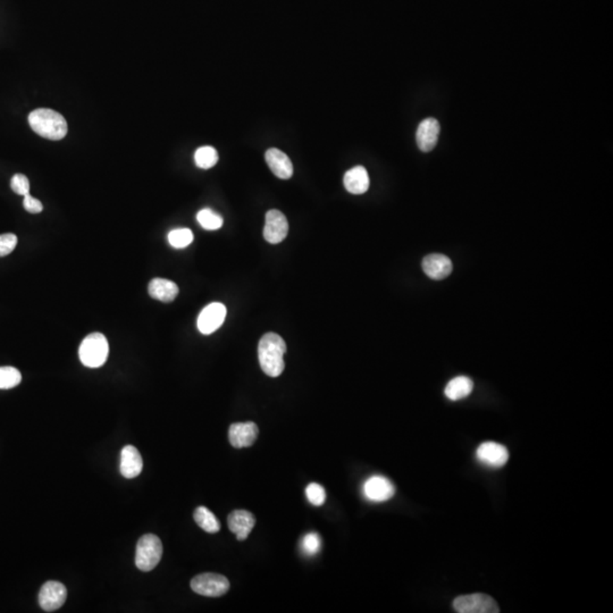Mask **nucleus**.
I'll use <instances>...</instances> for the list:
<instances>
[{
    "label": "nucleus",
    "mask_w": 613,
    "mask_h": 613,
    "mask_svg": "<svg viewBox=\"0 0 613 613\" xmlns=\"http://www.w3.org/2000/svg\"><path fill=\"white\" fill-rule=\"evenodd\" d=\"M285 341L275 333H267L259 341L258 358L261 369L270 377H279L284 371Z\"/></svg>",
    "instance_id": "1"
},
{
    "label": "nucleus",
    "mask_w": 613,
    "mask_h": 613,
    "mask_svg": "<svg viewBox=\"0 0 613 613\" xmlns=\"http://www.w3.org/2000/svg\"><path fill=\"white\" fill-rule=\"evenodd\" d=\"M29 124L37 134L49 140H62L67 134L64 116L55 110L39 108L29 115Z\"/></svg>",
    "instance_id": "2"
},
{
    "label": "nucleus",
    "mask_w": 613,
    "mask_h": 613,
    "mask_svg": "<svg viewBox=\"0 0 613 613\" xmlns=\"http://www.w3.org/2000/svg\"><path fill=\"white\" fill-rule=\"evenodd\" d=\"M110 353V344L101 333L88 335L79 349V357L84 366L89 368L101 367L106 362Z\"/></svg>",
    "instance_id": "3"
},
{
    "label": "nucleus",
    "mask_w": 613,
    "mask_h": 613,
    "mask_svg": "<svg viewBox=\"0 0 613 613\" xmlns=\"http://www.w3.org/2000/svg\"><path fill=\"white\" fill-rule=\"evenodd\" d=\"M163 555V544L154 534H145L136 545V565L141 572H152Z\"/></svg>",
    "instance_id": "4"
},
{
    "label": "nucleus",
    "mask_w": 613,
    "mask_h": 613,
    "mask_svg": "<svg viewBox=\"0 0 613 613\" xmlns=\"http://www.w3.org/2000/svg\"><path fill=\"white\" fill-rule=\"evenodd\" d=\"M191 588L199 595L220 598L230 590V581L225 576L206 572L193 578Z\"/></svg>",
    "instance_id": "5"
},
{
    "label": "nucleus",
    "mask_w": 613,
    "mask_h": 613,
    "mask_svg": "<svg viewBox=\"0 0 613 613\" xmlns=\"http://www.w3.org/2000/svg\"><path fill=\"white\" fill-rule=\"evenodd\" d=\"M454 609L458 613H499L500 607L491 596L475 593L461 595L454 601Z\"/></svg>",
    "instance_id": "6"
},
{
    "label": "nucleus",
    "mask_w": 613,
    "mask_h": 613,
    "mask_svg": "<svg viewBox=\"0 0 613 613\" xmlns=\"http://www.w3.org/2000/svg\"><path fill=\"white\" fill-rule=\"evenodd\" d=\"M66 598V587L60 581H49L41 587L39 593V605L46 612H53L64 605Z\"/></svg>",
    "instance_id": "7"
},
{
    "label": "nucleus",
    "mask_w": 613,
    "mask_h": 613,
    "mask_svg": "<svg viewBox=\"0 0 613 613\" xmlns=\"http://www.w3.org/2000/svg\"><path fill=\"white\" fill-rule=\"evenodd\" d=\"M225 305L220 303H213L202 309L197 320V326L202 334L209 335L216 332L224 323L226 318Z\"/></svg>",
    "instance_id": "8"
},
{
    "label": "nucleus",
    "mask_w": 613,
    "mask_h": 613,
    "mask_svg": "<svg viewBox=\"0 0 613 613\" xmlns=\"http://www.w3.org/2000/svg\"><path fill=\"white\" fill-rule=\"evenodd\" d=\"M476 458L482 465L491 468H501L509 460V451L504 445L495 442H485L477 449Z\"/></svg>",
    "instance_id": "9"
},
{
    "label": "nucleus",
    "mask_w": 613,
    "mask_h": 613,
    "mask_svg": "<svg viewBox=\"0 0 613 613\" xmlns=\"http://www.w3.org/2000/svg\"><path fill=\"white\" fill-rule=\"evenodd\" d=\"M289 233V223L284 213L276 209L267 211L264 237L267 242L277 244L284 240Z\"/></svg>",
    "instance_id": "10"
},
{
    "label": "nucleus",
    "mask_w": 613,
    "mask_h": 613,
    "mask_svg": "<svg viewBox=\"0 0 613 613\" xmlns=\"http://www.w3.org/2000/svg\"><path fill=\"white\" fill-rule=\"evenodd\" d=\"M364 494L373 502H385L393 498L395 487L391 480L384 476H371L364 484Z\"/></svg>",
    "instance_id": "11"
},
{
    "label": "nucleus",
    "mask_w": 613,
    "mask_h": 613,
    "mask_svg": "<svg viewBox=\"0 0 613 613\" xmlns=\"http://www.w3.org/2000/svg\"><path fill=\"white\" fill-rule=\"evenodd\" d=\"M259 428L255 423H235L230 426L228 440L232 447L242 449L251 447L257 440Z\"/></svg>",
    "instance_id": "12"
},
{
    "label": "nucleus",
    "mask_w": 613,
    "mask_h": 613,
    "mask_svg": "<svg viewBox=\"0 0 613 613\" xmlns=\"http://www.w3.org/2000/svg\"><path fill=\"white\" fill-rule=\"evenodd\" d=\"M440 131V123L435 119H426L421 121L416 133L417 145L421 152H430L435 148Z\"/></svg>",
    "instance_id": "13"
},
{
    "label": "nucleus",
    "mask_w": 613,
    "mask_h": 613,
    "mask_svg": "<svg viewBox=\"0 0 613 613\" xmlns=\"http://www.w3.org/2000/svg\"><path fill=\"white\" fill-rule=\"evenodd\" d=\"M228 524L232 533L237 535V539L244 541L255 527V515L246 510H235L228 515Z\"/></svg>",
    "instance_id": "14"
},
{
    "label": "nucleus",
    "mask_w": 613,
    "mask_h": 613,
    "mask_svg": "<svg viewBox=\"0 0 613 613\" xmlns=\"http://www.w3.org/2000/svg\"><path fill=\"white\" fill-rule=\"evenodd\" d=\"M423 270L432 279H444L454 270L452 261L447 256L441 253H432L426 256L423 261Z\"/></svg>",
    "instance_id": "15"
},
{
    "label": "nucleus",
    "mask_w": 613,
    "mask_h": 613,
    "mask_svg": "<svg viewBox=\"0 0 613 613\" xmlns=\"http://www.w3.org/2000/svg\"><path fill=\"white\" fill-rule=\"evenodd\" d=\"M266 163L274 174L282 180H289L294 175V165L288 154L279 149L270 148L265 154Z\"/></svg>",
    "instance_id": "16"
},
{
    "label": "nucleus",
    "mask_w": 613,
    "mask_h": 613,
    "mask_svg": "<svg viewBox=\"0 0 613 613\" xmlns=\"http://www.w3.org/2000/svg\"><path fill=\"white\" fill-rule=\"evenodd\" d=\"M143 468V456L133 445H126L121 452V474L125 478H134L141 474Z\"/></svg>",
    "instance_id": "17"
},
{
    "label": "nucleus",
    "mask_w": 613,
    "mask_h": 613,
    "mask_svg": "<svg viewBox=\"0 0 613 613\" xmlns=\"http://www.w3.org/2000/svg\"><path fill=\"white\" fill-rule=\"evenodd\" d=\"M344 187L352 195H362L369 189V175L366 169L356 166L349 169L343 178Z\"/></svg>",
    "instance_id": "18"
},
{
    "label": "nucleus",
    "mask_w": 613,
    "mask_h": 613,
    "mask_svg": "<svg viewBox=\"0 0 613 613\" xmlns=\"http://www.w3.org/2000/svg\"><path fill=\"white\" fill-rule=\"evenodd\" d=\"M148 292L154 299L172 303L178 296V286L169 279H154L149 283Z\"/></svg>",
    "instance_id": "19"
},
{
    "label": "nucleus",
    "mask_w": 613,
    "mask_h": 613,
    "mask_svg": "<svg viewBox=\"0 0 613 613\" xmlns=\"http://www.w3.org/2000/svg\"><path fill=\"white\" fill-rule=\"evenodd\" d=\"M474 390V383L469 377L458 376L451 379L445 386V397L451 401H458L469 397Z\"/></svg>",
    "instance_id": "20"
},
{
    "label": "nucleus",
    "mask_w": 613,
    "mask_h": 613,
    "mask_svg": "<svg viewBox=\"0 0 613 613\" xmlns=\"http://www.w3.org/2000/svg\"><path fill=\"white\" fill-rule=\"evenodd\" d=\"M195 520L199 527L209 534H216L220 532V522L216 515L206 507H198L195 511Z\"/></svg>",
    "instance_id": "21"
},
{
    "label": "nucleus",
    "mask_w": 613,
    "mask_h": 613,
    "mask_svg": "<svg viewBox=\"0 0 613 613\" xmlns=\"http://www.w3.org/2000/svg\"><path fill=\"white\" fill-rule=\"evenodd\" d=\"M195 162L199 169H209L216 165L218 162L217 150L211 145H204L199 148L195 154Z\"/></svg>",
    "instance_id": "22"
},
{
    "label": "nucleus",
    "mask_w": 613,
    "mask_h": 613,
    "mask_svg": "<svg viewBox=\"0 0 613 613\" xmlns=\"http://www.w3.org/2000/svg\"><path fill=\"white\" fill-rule=\"evenodd\" d=\"M197 220H198L199 224L208 231L218 230V228H222L223 223H224L220 213H215L209 208H204L199 211L197 213Z\"/></svg>",
    "instance_id": "23"
},
{
    "label": "nucleus",
    "mask_w": 613,
    "mask_h": 613,
    "mask_svg": "<svg viewBox=\"0 0 613 613\" xmlns=\"http://www.w3.org/2000/svg\"><path fill=\"white\" fill-rule=\"evenodd\" d=\"M193 241V233L189 228H176L169 233V242L176 249H183Z\"/></svg>",
    "instance_id": "24"
},
{
    "label": "nucleus",
    "mask_w": 613,
    "mask_h": 613,
    "mask_svg": "<svg viewBox=\"0 0 613 613\" xmlns=\"http://www.w3.org/2000/svg\"><path fill=\"white\" fill-rule=\"evenodd\" d=\"M22 381V375L14 367H0V390L15 388Z\"/></svg>",
    "instance_id": "25"
},
{
    "label": "nucleus",
    "mask_w": 613,
    "mask_h": 613,
    "mask_svg": "<svg viewBox=\"0 0 613 613\" xmlns=\"http://www.w3.org/2000/svg\"><path fill=\"white\" fill-rule=\"evenodd\" d=\"M305 495L308 498L309 502L314 504L316 507H320L325 503L326 492L323 486L317 483H311L307 486L305 489Z\"/></svg>",
    "instance_id": "26"
},
{
    "label": "nucleus",
    "mask_w": 613,
    "mask_h": 613,
    "mask_svg": "<svg viewBox=\"0 0 613 613\" xmlns=\"http://www.w3.org/2000/svg\"><path fill=\"white\" fill-rule=\"evenodd\" d=\"M11 187L18 196H27L30 192V182L23 174H15L11 181Z\"/></svg>",
    "instance_id": "27"
},
{
    "label": "nucleus",
    "mask_w": 613,
    "mask_h": 613,
    "mask_svg": "<svg viewBox=\"0 0 613 613\" xmlns=\"http://www.w3.org/2000/svg\"><path fill=\"white\" fill-rule=\"evenodd\" d=\"M320 546H322V541L318 534L310 533L305 535L303 541V548L305 553L309 555H314L319 552Z\"/></svg>",
    "instance_id": "28"
},
{
    "label": "nucleus",
    "mask_w": 613,
    "mask_h": 613,
    "mask_svg": "<svg viewBox=\"0 0 613 613\" xmlns=\"http://www.w3.org/2000/svg\"><path fill=\"white\" fill-rule=\"evenodd\" d=\"M16 244H18V237L15 235L13 233L0 235V257H5L14 251Z\"/></svg>",
    "instance_id": "29"
},
{
    "label": "nucleus",
    "mask_w": 613,
    "mask_h": 613,
    "mask_svg": "<svg viewBox=\"0 0 613 613\" xmlns=\"http://www.w3.org/2000/svg\"><path fill=\"white\" fill-rule=\"evenodd\" d=\"M23 206L25 211L31 213H39L44 211V206L41 202H39L38 199L33 198L30 193L24 196Z\"/></svg>",
    "instance_id": "30"
}]
</instances>
